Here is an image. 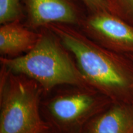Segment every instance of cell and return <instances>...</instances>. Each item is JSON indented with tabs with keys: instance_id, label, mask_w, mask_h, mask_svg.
<instances>
[{
	"instance_id": "12",
	"label": "cell",
	"mask_w": 133,
	"mask_h": 133,
	"mask_svg": "<svg viewBox=\"0 0 133 133\" xmlns=\"http://www.w3.org/2000/svg\"><path fill=\"white\" fill-rule=\"evenodd\" d=\"M39 133H60V132H59L56 130H55L54 128H52V127H51V126H50L49 128L46 129V130L41 131V132H39Z\"/></svg>"
},
{
	"instance_id": "11",
	"label": "cell",
	"mask_w": 133,
	"mask_h": 133,
	"mask_svg": "<svg viewBox=\"0 0 133 133\" xmlns=\"http://www.w3.org/2000/svg\"><path fill=\"white\" fill-rule=\"evenodd\" d=\"M91 12L109 11L112 12L110 0H81Z\"/></svg>"
},
{
	"instance_id": "3",
	"label": "cell",
	"mask_w": 133,
	"mask_h": 133,
	"mask_svg": "<svg viewBox=\"0 0 133 133\" xmlns=\"http://www.w3.org/2000/svg\"><path fill=\"white\" fill-rule=\"evenodd\" d=\"M44 94L36 81L1 65L0 133H39L49 128L40 111Z\"/></svg>"
},
{
	"instance_id": "1",
	"label": "cell",
	"mask_w": 133,
	"mask_h": 133,
	"mask_svg": "<svg viewBox=\"0 0 133 133\" xmlns=\"http://www.w3.org/2000/svg\"><path fill=\"white\" fill-rule=\"evenodd\" d=\"M44 27L59 38L93 88L113 103L133 99V60L129 55L103 47L74 25L54 23Z\"/></svg>"
},
{
	"instance_id": "13",
	"label": "cell",
	"mask_w": 133,
	"mask_h": 133,
	"mask_svg": "<svg viewBox=\"0 0 133 133\" xmlns=\"http://www.w3.org/2000/svg\"><path fill=\"white\" fill-rule=\"evenodd\" d=\"M74 133H89V132H88V131L86 130V129L85 128H84L81 129V130H79L78 131H77V132H74Z\"/></svg>"
},
{
	"instance_id": "2",
	"label": "cell",
	"mask_w": 133,
	"mask_h": 133,
	"mask_svg": "<svg viewBox=\"0 0 133 133\" xmlns=\"http://www.w3.org/2000/svg\"><path fill=\"white\" fill-rule=\"evenodd\" d=\"M0 64L12 72L36 81L44 94L61 85L93 88L81 73L71 53L46 27L30 51L14 58L1 56Z\"/></svg>"
},
{
	"instance_id": "5",
	"label": "cell",
	"mask_w": 133,
	"mask_h": 133,
	"mask_svg": "<svg viewBox=\"0 0 133 133\" xmlns=\"http://www.w3.org/2000/svg\"><path fill=\"white\" fill-rule=\"evenodd\" d=\"M80 30L103 47L133 55V25L109 11H98L82 19Z\"/></svg>"
},
{
	"instance_id": "6",
	"label": "cell",
	"mask_w": 133,
	"mask_h": 133,
	"mask_svg": "<svg viewBox=\"0 0 133 133\" xmlns=\"http://www.w3.org/2000/svg\"><path fill=\"white\" fill-rule=\"evenodd\" d=\"M28 27L31 29L54 23L78 25L82 18L70 0H24Z\"/></svg>"
},
{
	"instance_id": "14",
	"label": "cell",
	"mask_w": 133,
	"mask_h": 133,
	"mask_svg": "<svg viewBox=\"0 0 133 133\" xmlns=\"http://www.w3.org/2000/svg\"><path fill=\"white\" fill-rule=\"evenodd\" d=\"M129 56H131V58H132V59L133 60V55H129Z\"/></svg>"
},
{
	"instance_id": "9",
	"label": "cell",
	"mask_w": 133,
	"mask_h": 133,
	"mask_svg": "<svg viewBox=\"0 0 133 133\" xmlns=\"http://www.w3.org/2000/svg\"><path fill=\"white\" fill-rule=\"evenodd\" d=\"M22 16L21 0H0L1 25L20 21Z\"/></svg>"
},
{
	"instance_id": "7",
	"label": "cell",
	"mask_w": 133,
	"mask_h": 133,
	"mask_svg": "<svg viewBox=\"0 0 133 133\" xmlns=\"http://www.w3.org/2000/svg\"><path fill=\"white\" fill-rule=\"evenodd\" d=\"M84 128L89 133H133V99L113 103Z\"/></svg>"
},
{
	"instance_id": "10",
	"label": "cell",
	"mask_w": 133,
	"mask_h": 133,
	"mask_svg": "<svg viewBox=\"0 0 133 133\" xmlns=\"http://www.w3.org/2000/svg\"><path fill=\"white\" fill-rule=\"evenodd\" d=\"M112 12L133 25V0H110Z\"/></svg>"
},
{
	"instance_id": "4",
	"label": "cell",
	"mask_w": 133,
	"mask_h": 133,
	"mask_svg": "<svg viewBox=\"0 0 133 133\" xmlns=\"http://www.w3.org/2000/svg\"><path fill=\"white\" fill-rule=\"evenodd\" d=\"M113 104L94 88L72 86L56 93L44 104V119L60 133H74Z\"/></svg>"
},
{
	"instance_id": "8",
	"label": "cell",
	"mask_w": 133,
	"mask_h": 133,
	"mask_svg": "<svg viewBox=\"0 0 133 133\" xmlns=\"http://www.w3.org/2000/svg\"><path fill=\"white\" fill-rule=\"evenodd\" d=\"M41 36L20 21L3 24L0 27V54L4 57L22 56L35 46Z\"/></svg>"
}]
</instances>
